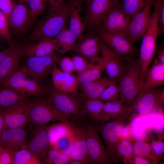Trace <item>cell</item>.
Instances as JSON below:
<instances>
[{"label": "cell", "instance_id": "43", "mask_svg": "<svg viewBox=\"0 0 164 164\" xmlns=\"http://www.w3.org/2000/svg\"><path fill=\"white\" fill-rule=\"evenodd\" d=\"M75 70L78 73H82L87 69L90 66L91 63L84 57L77 54L73 56L72 58Z\"/></svg>", "mask_w": 164, "mask_h": 164}, {"label": "cell", "instance_id": "59", "mask_svg": "<svg viewBox=\"0 0 164 164\" xmlns=\"http://www.w3.org/2000/svg\"><path fill=\"white\" fill-rule=\"evenodd\" d=\"M0 151H1V147H0Z\"/></svg>", "mask_w": 164, "mask_h": 164}, {"label": "cell", "instance_id": "51", "mask_svg": "<svg viewBox=\"0 0 164 164\" xmlns=\"http://www.w3.org/2000/svg\"><path fill=\"white\" fill-rule=\"evenodd\" d=\"M70 160V158L66 155L60 153L53 161V164H67Z\"/></svg>", "mask_w": 164, "mask_h": 164}, {"label": "cell", "instance_id": "10", "mask_svg": "<svg viewBox=\"0 0 164 164\" xmlns=\"http://www.w3.org/2000/svg\"><path fill=\"white\" fill-rule=\"evenodd\" d=\"M50 101L64 115L70 117L83 116L81 105L72 94L59 91L53 87L49 90Z\"/></svg>", "mask_w": 164, "mask_h": 164}, {"label": "cell", "instance_id": "9", "mask_svg": "<svg viewBox=\"0 0 164 164\" xmlns=\"http://www.w3.org/2000/svg\"><path fill=\"white\" fill-rule=\"evenodd\" d=\"M122 123L114 121L94 125L104 141L106 153L111 163L118 162L116 155V147L120 138L119 132Z\"/></svg>", "mask_w": 164, "mask_h": 164}, {"label": "cell", "instance_id": "20", "mask_svg": "<svg viewBox=\"0 0 164 164\" xmlns=\"http://www.w3.org/2000/svg\"><path fill=\"white\" fill-rule=\"evenodd\" d=\"M9 45L10 50L0 63V84L19 69V63L22 56V45L13 43Z\"/></svg>", "mask_w": 164, "mask_h": 164}, {"label": "cell", "instance_id": "8", "mask_svg": "<svg viewBox=\"0 0 164 164\" xmlns=\"http://www.w3.org/2000/svg\"><path fill=\"white\" fill-rule=\"evenodd\" d=\"M116 0H95L86 2L85 29L86 34L98 31L106 16L112 7L118 5Z\"/></svg>", "mask_w": 164, "mask_h": 164}, {"label": "cell", "instance_id": "26", "mask_svg": "<svg viewBox=\"0 0 164 164\" xmlns=\"http://www.w3.org/2000/svg\"><path fill=\"white\" fill-rule=\"evenodd\" d=\"M115 82L108 77H101L79 85L82 95L86 99H98L106 88Z\"/></svg>", "mask_w": 164, "mask_h": 164}, {"label": "cell", "instance_id": "25", "mask_svg": "<svg viewBox=\"0 0 164 164\" xmlns=\"http://www.w3.org/2000/svg\"><path fill=\"white\" fill-rule=\"evenodd\" d=\"M164 84V64L156 59L148 70L138 97L149 91L159 87Z\"/></svg>", "mask_w": 164, "mask_h": 164}, {"label": "cell", "instance_id": "37", "mask_svg": "<svg viewBox=\"0 0 164 164\" xmlns=\"http://www.w3.org/2000/svg\"><path fill=\"white\" fill-rule=\"evenodd\" d=\"M146 0H122L120 6L130 20L138 12Z\"/></svg>", "mask_w": 164, "mask_h": 164}, {"label": "cell", "instance_id": "32", "mask_svg": "<svg viewBox=\"0 0 164 164\" xmlns=\"http://www.w3.org/2000/svg\"><path fill=\"white\" fill-rule=\"evenodd\" d=\"M104 104L98 99H86L81 105L82 115L88 117L95 123H100V115Z\"/></svg>", "mask_w": 164, "mask_h": 164}, {"label": "cell", "instance_id": "56", "mask_svg": "<svg viewBox=\"0 0 164 164\" xmlns=\"http://www.w3.org/2000/svg\"><path fill=\"white\" fill-rule=\"evenodd\" d=\"M4 129L5 128L3 121L2 116L0 114V138Z\"/></svg>", "mask_w": 164, "mask_h": 164}, {"label": "cell", "instance_id": "28", "mask_svg": "<svg viewBox=\"0 0 164 164\" xmlns=\"http://www.w3.org/2000/svg\"><path fill=\"white\" fill-rule=\"evenodd\" d=\"M29 101L28 97L9 88L0 86V111Z\"/></svg>", "mask_w": 164, "mask_h": 164}, {"label": "cell", "instance_id": "7", "mask_svg": "<svg viewBox=\"0 0 164 164\" xmlns=\"http://www.w3.org/2000/svg\"><path fill=\"white\" fill-rule=\"evenodd\" d=\"M86 133L87 164H109L111 162L106 152L103 144L94 124L87 122Z\"/></svg>", "mask_w": 164, "mask_h": 164}, {"label": "cell", "instance_id": "17", "mask_svg": "<svg viewBox=\"0 0 164 164\" xmlns=\"http://www.w3.org/2000/svg\"><path fill=\"white\" fill-rule=\"evenodd\" d=\"M101 58L105 65V70L109 77L116 82L122 73L126 63L124 62L101 39Z\"/></svg>", "mask_w": 164, "mask_h": 164}, {"label": "cell", "instance_id": "19", "mask_svg": "<svg viewBox=\"0 0 164 164\" xmlns=\"http://www.w3.org/2000/svg\"><path fill=\"white\" fill-rule=\"evenodd\" d=\"M133 111L132 108L122 104L119 100L104 103L100 115V121H116L123 122Z\"/></svg>", "mask_w": 164, "mask_h": 164}, {"label": "cell", "instance_id": "40", "mask_svg": "<svg viewBox=\"0 0 164 164\" xmlns=\"http://www.w3.org/2000/svg\"><path fill=\"white\" fill-rule=\"evenodd\" d=\"M116 155L119 157L129 159L133 155V146L128 140L120 138L116 147Z\"/></svg>", "mask_w": 164, "mask_h": 164}, {"label": "cell", "instance_id": "12", "mask_svg": "<svg viewBox=\"0 0 164 164\" xmlns=\"http://www.w3.org/2000/svg\"><path fill=\"white\" fill-rule=\"evenodd\" d=\"M154 0H146L140 10L130 20L128 34L135 43L142 39L147 26Z\"/></svg>", "mask_w": 164, "mask_h": 164}, {"label": "cell", "instance_id": "52", "mask_svg": "<svg viewBox=\"0 0 164 164\" xmlns=\"http://www.w3.org/2000/svg\"><path fill=\"white\" fill-rule=\"evenodd\" d=\"M133 158V163L134 164H152V162H150L147 158L135 155Z\"/></svg>", "mask_w": 164, "mask_h": 164}, {"label": "cell", "instance_id": "27", "mask_svg": "<svg viewBox=\"0 0 164 164\" xmlns=\"http://www.w3.org/2000/svg\"><path fill=\"white\" fill-rule=\"evenodd\" d=\"M69 1L70 6L68 29L78 39L83 35L86 28L85 22H82L79 14L82 9V2L80 0Z\"/></svg>", "mask_w": 164, "mask_h": 164}, {"label": "cell", "instance_id": "14", "mask_svg": "<svg viewBox=\"0 0 164 164\" xmlns=\"http://www.w3.org/2000/svg\"><path fill=\"white\" fill-rule=\"evenodd\" d=\"M164 89L157 88L147 91L137 97L132 108L140 115H145L161 106L164 102Z\"/></svg>", "mask_w": 164, "mask_h": 164}, {"label": "cell", "instance_id": "6", "mask_svg": "<svg viewBox=\"0 0 164 164\" xmlns=\"http://www.w3.org/2000/svg\"><path fill=\"white\" fill-rule=\"evenodd\" d=\"M60 54L54 51L45 56L28 57L22 67L26 74L40 83L57 66L61 58Z\"/></svg>", "mask_w": 164, "mask_h": 164}, {"label": "cell", "instance_id": "34", "mask_svg": "<svg viewBox=\"0 0 164 164\" xmlns=\"http://www.w3.org/2000/svg\"><path fill=\"white\" fill-rule=\"evenodd\" d=\"M42 163L40 159L30 151L26 145L16 152L14 157L13 164H40Z\"/></svg>", "mask_w": 164, "mask_h": 164}, {"label": "cell", "instance_id": "31", "mask_svg": "<svg viewBox=\"0 0 164 164\" xmlns=\"http://www.w3.org/2000/svg\"><path fill=\"white\" fill-rule=\"evenodd\" d=\"M26 74L22 67L4 80L0 86L9 88L24 96V88L27 79Z\"/></svg>", "mask_w": 164, "mask_h": 164}, {"label": "cell", "instance_id": "24", "mask_svg": "<svg viewBox=\"0 0 164 164\" xmlns=\"http://www.w3.org/2000/svg\"><path fill=\"white\" fill-rule=\"evenodd\" d=\"M54 51L60 53L54 38L44 37L36 43L22 45V56L27 57L45 56Z\"/></svg>", "mask_w": 164, "mask_h": 164}, {"label": "cell", "instance_id": "38", "mask_svg": "<svg viewBox=\"0 0 164 164\" xmlns=\"http://www.w3.org/2000/svg\"><path fill=\"white\" fill-rule=\"evenodd\" d=\"M60 153L64 154L70 159L74 149V145L72 134L60 139L53 146Z\"/></svg>", "mask_w": 164, "mask_h": 164}, {"label": "cell", "instance_id": "4", "mask_svg": "<svg viewBox=\"0 0 164 164\" xmlns=\"http://www.w3.org/2000/svg\"><path fill=\"white\" fill-rule=\"evenodd\" d=\"M29 123L34 126L56 121L68 122L70 118L59 111L49 99H36L27 106Z\"/></svg>", "mask_w": 164, "mask_h": 164}, {"label": "cell", "instance_id": "48", "mask_svg": "<svg viewBox=\"0 0 164 164\" xmlns=\"http://www.w3.org/2000/svg\"><path fill=\"white\" fill-rule=\"evenodd\" d=\"M64 0H48L49 4V13L58 12L65 2Z\"/></svg>", "mask_w": 164, "mask_h": 164}, {"label": "cell", "instance_id": "44", "mask_svg": "<svg viewBox=\"0 0 164 164\" xmlns=\"http://www.w3.org/2000/svg\"><path fill=\"white\" fill-rule=\"evenodd\" d=\"M0 164H13L16 152L11 151L0 146Z\"/></svg>", "mask_w": 164, "mask_h": 164}, {"label": "cell", "instance_id": "58", "mask_svg": "<svg viewBox=\"0 0 164 164\" xmlns=\"http://www.w3.org/2000/svg\"><path fill=\"white\" fill-rule=\"evenodd\" d=\"M70 0V1H75L79 0Z\"/></svg>", "mask_w": 164, "mask_h": 164}, {"label": "cell", "instance_id": "47", "mask_svg": "<svg viewBox=\"0 0 164 164\" xmlns=\"http://www.w3.org/2000/svg\"><path fill=\"white\" fill-rule=\"evenodd\" d=\"M60 153L54 146H50L46 154L43 163L52 164Z\"/></svg>", "mask_w": 164, "mask_h": 164}, {"label": "cell", "instance_id": "53", "mask_svg": "<svg viewBox=\"0 0 164 164\" xmlns=\"http://www.w3.org/2000/svg\"><path fill=\"white\" fill-rule=\"evenodd\" d=\"M158 56L156 59L161 63L164 64V47L160 48L157 52Z\"/></svg>", "mask_w": 164, "mask_h": 164}, {"label": "cell", "instance_id": "13", "mask_svg": "<svg viewBox=\"0 0 164 164\" xmlns=\"http://www.w3.org/2000/svg\"><path fill=\"white\" fill-rule=\"evenodd\" d=\"M119 4L110 9L101 27L110 32L128 34L130 19L121 9Z\"/></svg>", "mask_w": 164, "mask_h": 164}, {"label": "cell", "instance_id": "23", "mask_svg": "<svg viewBox=\"0 0 164 164\" xmlns=\"http://www.w3.org/2000/svg\"><path fill=\"white\" fill-rule=\"evenodd\" d=\"M26 145L30 151L43 161L50 147L47 127L45 125L35 126L33 137Z\"/></svg>", "mask_w": 164, "mask_h": 164}, {"label": "cell", "instance_id": "35", "mask_svg": "<svg viewBox=\"0 0 164 164\" xmlns=\"http://www.w3.org/2000/svg\"><path fill=\"white\" fill-rule=\"evenodd\" d=\"M19 3H25L28 5L30 15L31 26L37 17L45 13L48 0H15Z\"/></svg>", "mask_w": 164, "mask_h": 164}, {"label": "cell", "instance_id": "36", "mask_svg": "<svg viewBox=\"0 0 164 164\" xmlns=\"http://www.w3.org/2000/svg\"><path fill=\"white\" fill-rule=\"evenodd\" d=\"M47 88L34 80L26 79L24 88L23 95L29 97L35 96L40 97L46 94L49 93Z\"/></svg>", "mask_w": 164, "mask_h": 164}, {"label": "cell", "instance_id": "30", "mask_svg": "<svg viewBox=\"0 0 164 164\" xmlns=\"http://www.w3.org/2000/svg\"><path fill=\"white\" fill-rule=\"evenodd\" d=\"M48 136L50 146H54L60 139L72 134L69 121L60 122L47 127Z\"/></svg>", "mask_w": 164, "mask_h": 164}, {"label": "cell", "instance_id": "39", "mask_svg": "<svg viewBox=\"0 0 164 164\" xmlns=\"http://www.w3.org/2000/svg\"><path fill=\"white\" fill-rule=\"evenodd\" d=\"M133 146V153L135 155L139 156L147 159L150 158L154 160L156 157L152 154V150L151 145L147 142L138 140L135 141Z\"/></svg>", "mask_w": 164, "mask_h": 164}, {"label": "cell", "instance_id": "55", "mask_svg": "<svg viewBox=\"0 0 164 164\" xmlns=\"http://www.w3.org/2000/svg\"><path fill=\"white\" fill-rule=\"evenodd\" d=\"M68 164H87L85 161H81L78 160L70 159Z\"/></svg>", "mask_w": 164, "mask_h": 164}, {"label": "cell", "instance_id": "50", "mask_svg": "<svg viewBox=\"0 0 164 164\" xmlns=\"http://www.w3.org/2000/svg\"><path fill=\"white\" fill-rule=\"evenodd\" d=\"M151 147L156 155H160L164 152V143L162 142L158 141L153 142Z\"/></svg>", "mask_w": 164, "mask_h": 164}, {"label": "cell", "instance_id": "1", "mask_svg": "<svg viewBox=\"0 0 164 164\" xmlns=\"http://www.w3.org/2000/svg\"><path fill=\"white\" fill-rule=\"evenodd\" d=\"M143 82L138 60L126 63L122 73L116 81L119 89L120 101L125 105L132 108Z\"/></svg>", "mask_w": 164, "mask_h": 164}, {"label": "cell", "instance_id": "29", "mask_svg": "<svg viewBox=\"0 0 164 164\" xmlns=\"http://www.w3.org/2000/svg\"><path fill=\"white\" fill-rule=\"evenodd\" d=\"M90 63L91 65L87 69L78 73L77 77L79 84L99 78L105 70V65L100 56L96 61Z\"/></svg>", "mask_w": 164, "mask_h": 164}, {"label": "cell", "instance_id": "5", "mask_svg": "<svg viewBox=\"0 0 164 164\" xmlns=\"http://www.w3.org/2000/svg\"><path fill=\"white\" fill-rule=\"evenodd\" d=\"M98 31L101 39L125 62L139 55V52L128 34L110 32L101 27Z\"/></svg>", "mask_w": 164, "mask_h": 164}, {"label": "cell", "instance_id": "54", "mask_svg": "<svg viewBox=\"0 0 164 164\" xmlns=\"http://www.w3.org/2000/svg\"><path fill=\"white\" fill-rule=\"evenodd\" d=\"M2 45L0 44V46ZM10 49V46H9V47L6 49L3 48L0 49V63L4 57L9 52Z\"/></svg>", "mask_w": 164, "mask_h": 164}, {"label": "cell", "instance_id": "21", "mask_svg": "<svg viewBox=\"0 0 164 164\" xmlns=\"http://www.w3.org/2000/svg\"><path fill=\"white\" fill-rule=\"evenodd\" d=\"M51 74L53 85L55 89L59 91L70 94H77L79 85L77 77L63 71L57 66Z\"/></svg>", "mask_w": 164, "mask_h": 164}, {"label": "cell", "instance_id": "11", "mask_svg": "<svg viewBox=\"0 0 164 164\" xmlns=\"http://www.w3.org/2000/svg\"><path fill=\"white\" fill-rule=\"evenodd\" d=\"M101 40L98 34H86L78 39L71 50L84 57L90 63L94 62L99 56Z\"/></svg>", "mask_w": 164, "mask_h": 164}, {"label": "cell", "instance_id": "45", "mask_svg": "<svg viewBox=\"0 0 164 164\" xmlns=\"http://www.w3.org/2000/svg\"><path fill=\"white\" fill-rule=\"evenodd\" d=\"M58 63L60 64L61 70L65 72L71 73L75 71L72 58L68 56L61 58Z\"/></svg>", "mask_w": 164, "mask_h": 164}, {"label": "cell", "instance_id": "46", "mask_svg": "<svg viewBox=\"0 0 164 164\" xmlns=\"http://www.w3.org/2000/svg\"><path fill=\"white\" fill-rule=\"evenodd\" d=\"M15 3V0H0V10L8 19Z\"/></svg>", "mask_w": 164, "mask_h": 164}, {"label": "cell", "instance_id": "18", "mask_svg": "<svg viewBox=\"0 0 164 164\" xmlns=\"http://www.w3.org/2000/svg\"><path fill=\"white\" fill-rule=\"evenodd\" d=\"M77 121V122L73 118V120L70 118L69 121L71 125L74 145V149L70 159L85 161L86 156L85 126L87 122Z\"/></svg>", "mask_w": 164, "mask_h": 164}, {"label": "cell", "instance_id": "22", "mask_svg": "<svg viewBox=\"0 0 164 164\" xmlns=\"http://www.w3.org/2000/svg\"><path fill=\"white\" fill-rule=\"evenodd\" d=\"M27 135L24 128L4 129L0 138V146L16 152L26 145Z\"/></svg>", "mask_w": 164, "mask_h": 164}, {"label": "cell", "instance_id": "57", "mask_svg": "<svg viewBox=\"0 0 164 164\" xmlns=\"http://www.w3.org/2000/svg\"><path fill=\"white\" fill-rule=\"evenodd\" d=\"M116 1H117V2H119V0H116Z\"/></svg>", "mask_w": 164, "mask_h": 164}, {"label": "cell", "instance_id": "15", "mask_svg": "<svg viewBox=\"0 0 164 164\" xmlns=\"http://www.w3.org/2000/svg\"><path fill=\"white\" fill-rule=\"evenodd\" d=\"M29 101L0 111L5 129L24 128L29 124L27 111Z\"/></svg>", "mask_w": 164, "mask_h": 164}, {"label": "cell", "instance_id": "49", "mask_svg": "<svg viewBox=\"0 0 164 164\" xmlns=\"http://www.w3.org/2000/svg\"><path fill=\"white\" fill-rule=\"evenodd\" d=\"M159 35H163L164 33V1L161 3L158 15Z\"/></svg>", "mask_w": 164, "mask_h": 164}, {"label": "cell", "instance_id": "3", "mask_svg": "<svg viewBox=\"0 0 164 164\" xmlns=\"http://www.w3.org/2000/svg\"><path fill=\"white\" fill-rule=\"evenodd\" d=\"M70 4L65 2L57 12L49 14L35 28L28 38V43L37 42L44 37L55 38L69 24Z\"/></svg>", "mask_w": 164, "mask_h": 164}, {"label": "cell", "instance_id": "42", "mask_svg": "<svg viewBox=\"0 0 164 164\" xmlns=\"http://www.w3.org/2000/svg\"><path fill=\"white\" fill-rule=\"evenodd\" d=\"M0 36L10 44L12 43V37L9 29V19L0 10Z\"/></svg>", "mask_w": 164, "mask_h": 164}, {"label": "cell", "instance_id": "33", "mask_svg": "<svg viewBox=\"0 0 164 164\" xmlns=\"http://www.w3.org/2000/svg\"><path fill=\"white\" fill-rule=\"evenodd\" d=\"M54 39L61 54L71 50L78 40L76 36L67 28L61 31Z\"/></svg>", "mask_w": 164, "mask_h": 164}, {"label": "cell", "instance_id": "16", "mask_svg": "<svg viewBox=\"0 0 164 164\" xmlns=\"http://www.w3.org/2000/svg\"><path fill=\"white\" fill-rule=\"evenodd\" d=\"M31 26L30 15L27 4L15 3L9 18V29L10 34H20Z\"/></svg>", "mask_w": 164, "mask_h": 164}, {"label": "cell", "instance_id": "41", "mask_svg": "<svg viewBox=\"0 0 164 164\" xmlns=\"http://www.w3.org/2000/svg\"><path fill=\"white\" fill-rule=\"evenodd\" d=\"M119 91L118 84L115 82L108 87L98 99L105 103L118 99Z\"/></svg>", "mask_w": 164, "mask_h": 164}, {"label": "cell", "instance_id": "2", "mask_svg": "<svg viewBox=\"0 0 164 164\" xmlns=\"http://www.w3.org/2000/svg\"><path fill=\"white\" fill-rule=\"evenodd\" d=\"M164 0H154V11L142 37V41L137 59L144 80L147 72L155 54L157 37L159 35L158 15L160 5Z\"/></svg>", "mask_w": 164, "mask_h": 164}]
</instances>
